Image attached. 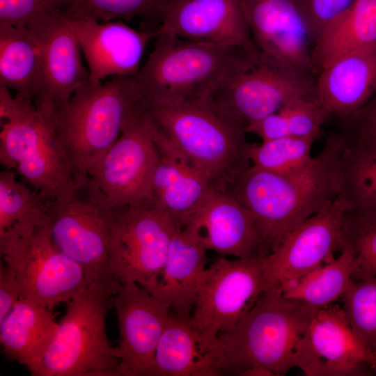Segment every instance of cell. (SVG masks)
<instances>
[{"instance_id":"38","label":"cell","mask_w":376,"mask_h":376,"mask_svg":"<svg viewBox=\"0 0 376 376\" xmlns=\"http://www.w3.org/2000/svg\"><path fill=\"white\" fill-rule=\"evenodd\" d=\"M347 141L376 146V93L354 115L342 120Z\"/></svg>"},{"instance_id":"32","label":"cell","mask_w":376,"mask_h":376,"mask_svg":"<svg viewBox=\"0 0 376 376\" xmlns=\"http://www.w3.org/2000/svg\"><path fill=\"white\" fill-rule=\"evenodd\" d=\"M169 0H62L61 11L71 20L104 22L139 17L161 24Z\"/></svg>"},{"instance_id":"35","label":"cell","mask_w":376,"mask_h":376,"mask_svg":"<svg viewBox=\"0 0 376 376\" xmlns=\"http://www.w3.org/2000/svg\"><path fill=\"white\" fill-rule=\"evenodd\" d=\"M340 300L355 334L376 352V276L352 279Z\"/></svg>"},{"instance_id":"14","label":"cell","mask_w":376,"mask_h":376,"mask_svg":"<svg viewBox=\"0 0 376 376\" xmlns=\"http://www.w3.org/2000/svg\"><path fill=\"white\" fill-rule=\"evenodd\" d=\"M243 5L256 47L315 81L313 56L318 38L297 0H244Z\"/></svg>"},{"instance_id":"37","label":"cell","mask_w":376,"mask_h":376,"mask_svg":"<svg viewBox=\"0 0 376 376\" xmlns=\"http://www.w3.org/2000/svg\"><path fill=\"white\" fill-rule=\"evenodd\" d=\"M61 5L62 0H0V24L27 26Z\"/></svg>"},{"instance_id":"29","label":"cell","mask_w":376,"mask_h":376,"mask_svg":"<svg viewBox=\"0 0 376 376\" xmlns=\"http://www.w3.org/2000/svg\"><path fill=\"white\" fill-rule=\"evenodd\" d=\"M331 261L302 276L289 281L278 291L287 299L320 308L341 299L350 281L354 267L352 252L346 249Z\"/></svg>"},{"instance_id":"7","label":"cell","mask_w":376,"mask_h":376,"mask_svg":"<svg viewBox=\"0 0 376 376\" xmlns=\"http://www.w3.org/2000/svg\"><path fill=\"white\" fill-rule=\"evenodd\" d=\"M50 237L55 247L83 269L87 284L121 285L109 267L111 221L116 207L88 177L67 193L45 200Z\"/></svg>"},{"instance_id":"39","label":"cell","mask_w":376,"mask_h":376,"mask_svg":"<svg viewBox=\"0 0 376 376\" xmlns=\"http://www.w3.org/2000/svg\"><path fill=\"white\" fill-rule=\"evenodd\" d=\"M357 0H297L319 39L327 26Z\"/></svg>"},{"instance_id":"2","label":"cell","mask_w":376,"mask_h":376,"mask_svg":"<svg viewBox=\"0 0 376 376\" xmlns=\"http://www.w3.org/2000/svg\"><path fill=\"white\" fill-rule=\"evenodd\" d=\"M316 308L283 297L276 290H264L252 308L232 329L218 338L227 375L260 366L283 375L308 361V333Z\"/></svg>"},{"instance_id":"16","label":"cell","mask_w":376,"mask_h":376,"mask_svg":"<svg viewBox=\"0 0 376 376\" xmlns=\"http://www.w3.org/2000/svg\"><path fill=\"white\" fill-rule=\"evenodd\" d=\"M118 325L120 376H149L170 306L134 283L121 284L113 297Z\"/></svg>"},{"instance_id":"26","label":"cell","mask_w":376,"mask_h":376,"mask_svg":"<svg viewBox=\"0 0 376 376\" xmlns=\"http://www.w3.org/2000/svg\"><path fill=\"white\" fill-rule=\"evenodd\" d=\"M57 331L52 310L20 299L0 321L2 353L26 368L43 358Z\"/></svg>"},{"instance_id":"20","label":"cell","mask_w":376,"mask_h":376,"mask_svg":"<svg viewBox=\"0 0 376 376\" xmlns=\"http://www.w3.org/2000/svg\"><path fill=\"white\" fill-rule=\"evenodd\" d=\"M41 52V84L36 100L56 105L68 101L89 81L81 49L70 20L61 10L30 23Z\"/></svg>"},{"instance_id":"8","label":"cell","mask_w":376,"mask_h":376,"mask_svg":"<svg viewBox=\"0 0 376 376\" xmlns=\"http://www.w3.org/2000/svg\"><path fill=\"white\" fill-rule=\"evenodd\" d=\"M35 103L1 125L0 162L45 200L52 199L72 189L81 178L59 139L56 105L44 100Z\"/></svg>"},{"instance_id":"33","label":"cell","mask_w":376,"mask_h":376,"mask_svg":"<svg viewBox=\"0 0 376 376\" xmlns=\"http://www.w3.org/2000/svg\"><path fill=\"white\" fill-rule=\"evenodd\" d=\"M353 256L352 279L376 276V212L347 210L339 251Z\"/></svg>"},{"instance_id":"27","label":"cell","mask_w":376,"mask_h":376,"mask_svg":"<svg viewBox=\"0 0 376 376\" xmlns=\"http://www.w3.org/2000/svg\"><path fill=\"white\" fill-rule=\"evenodd\" d=\"M40 84L37 38L27 26L0 24V85L36 100Z\"/></svg>"},{"instance_id":"40","label":"cell","mask_w":376,"mask_h":376,"mask_svg":"<svg viewBox=\"0 0 376 376\" xmlns=\"http://www.w3.org/2000/svg\"><path fill=\"white\" fill-rule=\"evenodd\" d=\"M19 299V290L15 272L1 260L0 321L5 318Z\"/></svg>"},{"instance_id":"34","label":"cell","mask_w":376,"mask_h":376,"mask_svg":"<svg viewBox=\"0 0 376 376\" xmlns=\"http://www.w3.org/2000/svg\"><path fill=\"white\" fill-rule=\"evenodd\" d=\"M315 136H285L251 144L249 159L252 165L261 169L288 174L306 166L313 159Z\"/></svg>"},{"instance_id":"31","label":"cell","mask_w":376,"mask_h":376,"mask_svg":"<svg viewBox=\"0 0 376 376\" xmlns=\"http://www.w3.org/2000/svg\"><path fill=\"white\" fill-rule=\"evenodd\" d=\"M338 196L346 203L347 210L376 212L375 146L345 139L340 163Z\"/></svg>"},{"instance_id":"5","label":"cell","mask_w":376,"mask_h":376,"mask_svg":"<svg viewBox=\"0 0 376 376\" xmlns=\"http://www.w3.org/2000/svg\"><path fill=\"white\" fill-rule=\"evenodd\" d=\"M156 36L153 50L136 74L147 106L208 100L254 46L210 45L157 32Z\"/></svg>"},{"instance_id":"9","label":"cell","mask_w":376,"mask_h":376,"mask_svg":"<svg viewBox=\"0 0 376 376\" xmlns=\"http://www.w3.org/2000/svg\"><path fill=\"white\" fill-rule=\"evenodd\" d=\"M299 95L315 96V81L268 57L255 45L205 102L246 130Z\"/></svg>"},{"instance_id":"19","label":"cell","mask_w":376,"mask_h":376,"mask_svg":"<svg viewBox=\"0 0 376 376\" xmlns=\"http://www.w3.org/2000/svg\"><path fill=\"white\" fill-rule=\"evenodd\" d=\"M243 2L244 0H169L157 32L221 46L252 44Z\"/></svg>"},{"instance_id":"30","label":"cell","mask_w":376,"mask_h":376,"mask_svg":"<svg viewBox=\"0 0 376 376\" xmlns=\"http://www.w3.org/2000/svg\"><path fill=\"white\" fill-rule=\"evenodd\" d=\"M16 176L13 171L0 172V242L17 237L49 220L45 200Z\"/></svg>"},{"instance_id":"3","label":"cell","mask_w":376,"mask_h":376,"mask_svg":"<svg viewBox=\"0 0 376 376\" xmlns=\"http://www.w3.org/2000/svg\"><path fill=\"white\" fill-rule=\"evenodd\" d=\"M136 75L88 81L56 106V130L79 177H86L122 132L146 112Z\"/></svg>"},{"instance_id":"10","label":"cell","mask_w":376,"mask_h":376,"mask_svg":"<svg viewBox=\"0 0 376 376\" xmlns=\"http://www.w3.org/2000/svg\"><path fill=\"white\" fill-rule=\"evenodd\" d=\"M0 253L15 272L20 299L51 310L67 303L87 284L81 267L52 243L49 220L0 242Z\"/></svg>"},{"instance_id":"1","label":"cell","mask_w":376,"mask_h":376,"mask_svg":"<svg viewBox=\"0 0 376 376\" xmlns=\"http://www.w3.org/2000/svg\"><path fill=\"white\" fill-rule=\"evenodd\" d=\"M345 146L341 132L331 133L304 168L279 174L251 164L232 183L227 192L251 214L262 256L269 255L294 228L338 197Z\"/></svg>"},{"instance_id":"28","label":"cell","mask_w":376,"mask_h":376,"mask_svg":"<svg viewBox=\"0 0 376 376\" xmlns=\"http://www.w3.org/2000/svg\"><path fill=\"white\" fill-rule=\"evenodd\" d=\"M375 42L376 0H357L320 35L313 56L315 77L340 55Z\"/></svg>"},{"instance_id":"4","label":"cell","mask_w":376,"mask_h":376,"mask_svg":"<svg viewBox=\"0 0 376 376\" xmlns=\"http://www.w3.org/2000/svg\"><path fill=\"white\" fill-rule=\"evenodd\" d=\"M146 116L171 144L209 180L227 191L249 166L251 146L245 128L205 101L150 104Z\"/></svg>"},{"instance_id":"23","label":"cell","mask_w":376,"mask_h":376,"mask_svg":"<svg viewBox=\"0 0 376 376\" xmlns=\"http://www.w3.org/2000/svg\"><path fill=\"white\" fill-rule=\"evenodd\" d=\"M315 99L331 116L344 120L376 93V42L349 51L326 65L315 80Z\"/></svg>"},{"instance_id":"22","label":"cell","mask_w":376,"mask_h":376,"mask_svg":"<svg viewBox=\"0 0 376 376\" xmlns=\"http://www.w3.org/2000/svg\"><path fill=\"white\" fill-rule=\"evenodd\" d=\"M146 118L159 151L152 182V205L182 227L214 189L206 176Z\"/></svg>"},{"instance_id":"21","label":"cell","mask_w":376,"mask_h":376,"mask_svg":"<svg viewBox=\"0 0 376 376\" xmlns=\"http://www.w3.org/2000/svg\"><path fill=\"white\" fill-rule=\"evenodd\" d=\"M69 20L87 61L89 81L95 84L108 77L136 75L148 43L157 34L121 21Z\"/></svg>"},{"instance_id":"17","label":"cell","mask_w":376,"mask_h":376,"mask_svg":"<svg viewBox=\"0 0 376 376\" xmlns=\"http://www.w3.org/2000/svg\"><path fill=\"white\" fill-rule=\"evenodd\" d=\"M308 376H357L376 373V352L355 334L342 306L316 308L308 333Z\"/></svg>"},{"instance_id":"36","label":"cell","mask_w":376,"mask_h":376,"mask_svg":"<svg viewBox=\"0 0 376 376\" xmlns=\"http://www.w3.org/2000/svg\"><path fill=\"white\" fill-rule=\"evenodd\" d=\"M283 116L292 136L320 138L321 127L330 116L318 103L314 95H299L279 110Z\"/></svg>"},{"instance_id":"11","label":"cell","mask_w":376,"mask_h":376,"mask_svg":"<svg viewBox=\"0 0 376 376\" xmlns=\"http://www.w3.org/2000/svg\"><path fill=\"white\" fill-rule=\"evenodd\" d=\"M265 256H220L203 272L189 320L211 338L236 326L265 290Z\"/></svg>"},{"instance_id":"42","label":"cell","mask_w":376,"mask_h":376,"mask_svg":"<svg viewBox=\"0 0 376 376\" xmlns=\"http://www.w3.org/2000/svg\"><path fill=\"white\" fill-rule=\"evenodd\" d=\"M239 376H276L275 374L271 370L260 367V366H252L242 370L239 374Z\"/></svg>"},{"instance_id":"13","label":"cell","mask_w":376,"mask_h":376,"mask_svg":"<svg viewBox=\"0 0 376 376\" xmlns=\"http://www.w3.org/2000/svg\"><path fill=\"white\" fill-rule=\"evenodd\" d=\"M158 159L144 113L122 132L87 177L113 207L153 206L152 182Z\"/></svg>"},{"instance_id":"24","label":"cell","mask_w":376,"mask_h":376,"mask_svg":"<svg viewBox=\"0 0 376 376\" xmlns=\"http://www.w3.org/2000/svg\"><path fill=\"white\" fill-rule=\"evenodd\" d=\"M226 359L218 337L202 334L171 313L157 347L149 376H222Z\"/></svg>"},{"instance_id":"25","label":"cell","mask_w":376,"mask_h":376,"mask_svg":"<svg viewBox=\"0 0 376 376\" xmlns=\"http://www.w3.org/2000/svg\"><path fill=\"white\" fill-rule=\"evenodd\" d=\"M207 262V250L178 226L162 269L154 282L144 289L167 303L171 313L190 320L198 283Z\"/></svg>"},{"instance_id":"15","label":"cell","mask_w":376,"mask_h":376,"mask_svg":"<svg viewBox=\"0 0 376 376\" xmlns=\"http://www.w3.org/2000/svg\"><path fill=\"white\" fill-rule=\"evenodd\" d=\"M347 205L338 197L327 207L294 228L265 257V290H279L334 257L340 249L342 226Z\"/></svg>"},{"instance_id":"12","label":"cell","mask_w":376,"mask_h":376,"mask_svg":"<svg viewBox=\"0 0 376 376\" xmlns=\"http://www.w3.org/2000/svg\"><path fill=\"white\" fill-rule=\"evenodd\" d=\"M178 226L154 206L116 207L109 252L110 271L116 281L143 288L150 285L164 263Z\"/></svg>"},{"instance_id":"18","label":"cell","mask_w":376,"mask_h":376,"mask_svg":"<svg viewBox=\"0 0 376 376\" xmlns=\"http://www.w3.org/2000/svg\"><path fill=\"white\" fill-rule=\"evenodd\" d=\"M181 228L205 250L221 256H263L251 214L228 192L212 189Z\"/></svg>"},{"instance_id":"41","label":"cell","mask_w":376,"mask_h":376,"mask_svg":"<svg viewBox=\"0 0 376 376\" xmlns=\"http://www.w3.org/2000/svg\"><path fill=\"white\" fill-rule=\"evenodd\" d=\"M35 100L28 95H12L10 89L0 85V123L8 122L35 105Z\"/></svg>"},{"instance_id":"6","label":"cell","mask_w":376,"mask_h":376,"mask_svg":"<svg viewBox=\"0 0 376 376\" xmlns=\"http://www.w3.org/2000/svg\"><path fill=\"white\" fill-rule=\"evenodd\" d=\"M116 291L86 284L67 302L56 338L45 355L26 368L32 376H120V354L107 335Z\"/></svg>"}]
</instances>
